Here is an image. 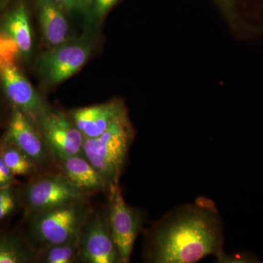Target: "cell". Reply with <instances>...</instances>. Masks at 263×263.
Returning <instances> with one entry per match:
<instances>
[{
	"instance_id": "obj_1",
	"label": "cell",
	"mask_w": 263,
	"mask_h": 263,
	"mask_svg": "<svg viewBox=\"0 0 263 263\" xmlns=\"http://www.w3.org/2000/svg\"><path fill=\"white\" fill-rule=\"evenodd\" d=\"M222 219L215 202L198 197L175 208L147 232L145 260L152 263H194L224 252Z\"/></svg>"
},
{
	"instance_id": "obj_2",
	"label": "cell",
	"mask_w": 263,
	"mask_h": 263,
	"mask_svg": "<svg viewBox=\"0 0 263 263\" xmlns=\"http://www.w3.org/2000/svg\"><path fill=\"white\" fill-rule=\"evenodd\" d=\"M134 136V129L125 110L103 134L84 139L83 155L103 176L110 193L119 186Z\"/></svg>"
},
{
	"instance_id": "obj_3",
	"label": "cell",
	"mask_w": 263,
	"mask_h": 263,
	"mask_svg": "<svg viewBox=\"0 0 263 263\" xmlns=\"http://www.w3.org/2000/svg\"><path fill=\"white\" fill-rule=\"evenodd\" d=\"M93 48L92 38L86 34L48 48L37 59L38 73L48 86L61 84L82 68L91 56Z\"/></svg>"
},
{
	"instance_id": "obj_4",
	"label": "cell",
	"mask_w": 263,
	"mask_h": 263,
	"mask_svg": "<svg viewBox=\"0 0 263 263\" xmlns=\"http://www.w3.org/2000/svg\"><path fill=\"white\" fill-rule=\"evenodd\" d=\"M88 214L79 202L34 213L31 216V233L48 247L65 243L82 233Z\"/></svg>"
},
{
	"instance_id": "obj_5",
	"label": "cell",
	"mask_w": 263,
	"mask_h": 263,
	"mask_svg": "<svg viewBox=\"0 0 263 263\" xmlns=\"http://www.w3.org/2000/svg\"><path fill=\"white\" fill-rule=\"evenodd\" d=\"M108 221L119 262L128 263L141 233L143 217L140 211L126 203L119 186L110 193Z\"/></svg>"
},
{
	"instance_id": "obj_6",
	"label": "cell",
	"mask_w": 263,
	"mask_h": 263,
	"mask_svg": "<svg viewBox=\"0 0 263 263\" xmlns=\"http://www.w3.org/2000/svg\"><path fill=\"white\" fill-rule=\"evenodd\" d=\"M84 190L78 187L65 175L45 176L29 183L24 191V199L29 214L43 212L67 204L80 202Z\"/></svg>"
},
{
	"instance_id": "obj_7",
	"label": "cell",
	"mask_w": 263,
	"mask_h": 263,
	"mask_svg": "<svg viewBox=\"0 0 263 263\" xmlns=\"http://www.w3.org/2000/svg\"><path fill=\"white\" fill-rule=\"evenodd\" d=\"M36 126L57 158L83 155L84 135L65 114L49 108L40 117Z\"/></svg>"
},
{
	"instance_id": "obj_8",
	"label": "cell",
	"mask_w": 263,
	"mask_h": 263,
	"mask_svg": "<svg viewBox=\"0 0 263 263\" xmlns=\"http://www.w3.org/2000/svg\"><path fill=\"white\" fill-rule=\"evenodd\" d=\"M0 84L13 108L18 109L37 125L40 117L49 107L15 63L0 67Z\"/></svg>"
},
{
	"instance_id": "obj_9",
	"label": "cell",
	"mask_w": 263,
	"mask_h": 263,
	"mask_svg": "<svg viewBox=\"0 0 263 263\" xmlns=\"http://www.w3.org/2000/svg\"><path fill=\"white\" fill-rule=\"evenodd\" d=\"M79 258L88 263L119 262L110 233L108 214L95 216L82 231Z\"/></svg>"
},
{
	"instance_id": "obj_10",
	"label": "cell",
	"mask_w": 263,
	"mask_h": 263,
	"mask_svg": "<svg viewBox=\"0 0 263 263\" xmlns=\"http://www.w3.org/2000/svg\"><path fill=\"white\" fill-rule=\"evenodd\" d=\"M127 110L122 100H114L100 105L74 110L72 120L85 138L103 134L123 112Z\"/></svg>"
},
{
	"instance_id": "obj_11",
	"label": "cell",
	"mask_w": 263,
	"mask_h": 263,
	"mask_svg": "<svg viewBox=\"0 0 263 263\" xmlns=\"http://www.w3.org/2000/svg\"><path fill=\"white\" fill-rule=\"evenodd\" d=\"M0 31L11 38L20 59H28L32 51V30L27 0H14L0 22Z\"/></svg>"
},
{
	"instance_id": "obj_12",
	"label": "cell",
	"mask_w": 263,
	"mask_h": 263,
	"mask_svg": "<svg viewBox=\"0 0 263 263\" xmlns=\"http://www.w3.org/2000/svg\"><path fill=\"white\" fill-rule=\"evenodd\" d=\"M33 162H41L46 158L42 137L35 124L18 109L13 108L5 137Z\"/></svg>"
},
{
	"instance_id": "obj_13",
	"label": "cell",
	"mask_w": 263,
	"mask_h": 263,
	"mask_svg": "<svg viewBox=\"0 0 263 263\" xmlns=\"http://www.w3.org/2000/svg\"><path fill=\"white\" fill-rule=\"evenodd\" d=\"M34 5L43 38L48 48L71 38L68 15L56 0H34Z\"/></svg>"
},
{
	"instance_id": "obj_14",
	"label": "cell",
	"mask_w": 263,
	"mask_h": 263,
	"mask_svg": "<svg viewBox=\"0 0 263 263\" xmlns=\"http://www.w3.org/2000/svg\"><path fill=\"white\" fill-rule=\"evenodd\" d=\"M65 175L71 182L82 190H108L103 176L84 155L60 157Z\"/></svg>"
},
{
	"instance_id": "obj_15",
	"label": "cell",
	"mask_w": 263,
	"mask_h": 263,
	"mask_svg": "<svg viewBox=\"0 0 263 263\" xmlns=\"http://www.w3.org/2000/svg\"><path fill=\"white\" fill-rule=\"evenodd\" d=\"M0 154L5 164L14 176L30 174L34 169L33 161L6 138Z\"/></svg>"
},
{
	"instance_id": "obj_16",
	"label": "cell",
	"mask_w": 263,
	"mask_h": 263,
	"mask_svg": "<svg viewBox=\"0 0 263 263\" xmlns=\"http://www.w3.org/2000/svg\"><path fill=\"white\" fill-rule=\"evenodd\" d=\"M32 257V252L17 237L0 236V263L27 262Z\"/></svg>"
},
{
	"instance_id": "obj_17",
	"label": "cell",
	"mask_w": 263,
	"mask_h": 263,
	"mask_svg": "<svg viewBox=\"0 0 263 263\" xmlns=\"http://www.w3.org/2000/svg\"><path fill=\"white\" fill-rule=\"evenodd\" d=\"M81 233L69 241L49 246L43 254V262L46 263H71L79 257Z\"/></svg>"
},
{
	"instance_id": "obj_18",
	"label": "cell",
	"mask_w": 263,
	"mask_h": 263,
	"mask_svg": "<svg viewBox=\"0 0 263 263\" xmlns=\"http://www.w3.org/2000/svg\"><path fill=\"white\" fill-rule=\"evenodd\" d=\"M119 1L120 0H91V9L88 20L95 25L101 24Z\"/></svg>"
},
{
	"instance_id": "obj_19",
	"label": "cell",
	"mask_w": 263,
	"mask_h": 263,
	"mask_svg": "<svg viewBox=\"0 0 263 263\" xmlns=\"http://www.w3.org/2000/svg\"><path fill=\"white\" fill-rule=\"evenodd\" d=\"M67 15H81L89 19L91 0H56Z\"/></svg>"
},
{
	"instance_id": "obj_20",
	"label": "cell",
	"mask_w": 263,
	"mask_h": 263,
	"mask_svg": "<svg viewBox=\"0 0 263 263\" xmlns=\"http://www.w3.org/2000/svg\"><path fill=\"white\" fill-rule=\"evenodd\" d=\"M216 262L221 263H258L260 259L257 255L249 252H240L238 253L228 254L226 252L216 257Z\"/></svg>"
},
{
	"instance_id": "obj_21",
	"label": "cell",
	"mask_w": 263,
	"mask_h": 263,
	"mask_svg": "<svg viewBox=\"0 0 263 263\" xmlns=\"http://www.w3.org/2000/svg\"><path fill=\"white\" fill-rule=\"evenodd\" d=\"M235 1L236 0H214L219 9L230 22H234L237 18Z\"/></svg>"
},
{
	"instance_id": "obj_22",
	"label": "cell",
	"mask_w": 263,
	"mask_h": 263,
	"mask_svg": "<svg viewBox=\"0 0 263 263\" xmlns=\"http://www.w3.org/2000/svg\"><path fill=\"white\" fill-rule=\"evenodd\" d=\"M15 200H10L0 205V220L6 217L15 209Z\"/></svg>"
},
{
	"instance_id": "obj_23",
	"label": "cell",
	"mask_w": 263,
	"mask_h": 263,
	"mask_svg": "<svg viewBox=\"0 0 263 263\" xmlns=\"http://www.w3.org/2000/svg\"><path fill=\"white\" fill-rule=\"evenodd\" d=\"M7 0H0V8H1L3 5H4L5 4V3H6Z\"/></svg>"
},
{
	"instance_id": "obj_24",
	"label": "cell",
	"mask_w": 263,
	"mask_h": 263,
	"mask_svg": "<svg viewBox=\"0 0 263 263\" xmlns=\"http://www.w3.org/2000/svg\"><path fill=\"white\" fill-rule=\"evenodd\" d=\"M261 262H263V259H262V261H261Z\"/></svg>"
}]
</instances>
